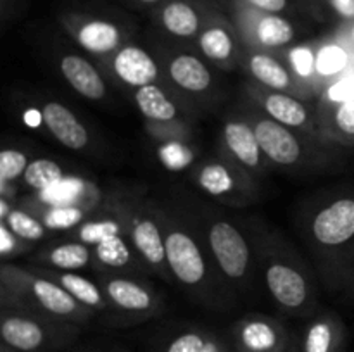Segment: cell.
Here are the masks:
<instances>
[{
    "label": "cell",
    "mask_w": 354,
    "mask_h": 352,
    "mask_svg": "<svg viewBox=\"0 0 354 352\" xmlns=\"http://www.w3.org/2000/svg\"><path fill=\"white\" fill-rule=\"evenodd\" d=\"M221 141L228 159L245 171H261L265 168V154L259 147L258 137L251 121L228 119L221 130Z\"/></svg>",
    "instance_id": "4fadbf2b"
},
{
    "label": "cell",
    "mask_w": 354,
    "mask_h": 352,
    "mask_svg": "<svg viewBox=\"0 0 354 352\" xmlns=\"http://www.w3.org/2000/svg\"><path fill=\"white\" fill-rule=\"evenodd\" d=\"M30 162L26 152L17 148H3L0 152V182L14 183L16 179L23 178Z\"/></svg>",
    "instance_id": "8d00e7d4"
},
{
    "label": "cell",
    "mask_w": 354,
    "mask_h": 352,
    "mask_svg": "<svg viewBox=\"0 0 354 352\" xmlns=\"http://www.w3.org/2000/svg\"><path fill=\"white\" fill-rule=\"evenodd\" d=\"M244 66L249 75L258 81V85L265 86V88L286 92L296 97L304 95L308 92L303 79L297 78L286 62L273 57L272 54L252 50L244 57Z\"/></svg>",
    "instance_id": "5bb4252c"
},
{
    "label": "cell",
    "mask_w": 354,
    "mask_h": 352,
    "mask_svg": "<svg viewBox=\"0 0 354 352\" xmlns=\"http://www.w3.org/2000/svg\"><path fill=\"white\" fill-rule=\"evenodd\" d=\"M159 221L165 230L166 264L169 275L176 280L178 285L194 292V295L206 299V302H213L211 262L201 242L180 221L171 219L166 214H161Z\"/></svg>",
    "instance_id": "7a4b0ae2"
},
{
    "label": "cell",
    "mask_w": 354,
    "mask_h": 352,
    "mask_svg": "<svg viewBox=\"0 0 354 352\" xmlns=\"http://www.w3.org/2000/svg\"><path fill=\"white\" fill-rule=\"evenodd\" d=\"M99 206L93 204H75V206H52V207H35L37 216L44 221L47 230L52 231H69L83 223L90 214L95 213Z\"/></svg>",
    "instance_id": "f546056e"
},
{
    "label": "cell",
    "mask_w": 354,
    "mask_h": 352,
    "mask_svg": "<svg viewBox=\"0 0 354 352\" xmlns=\"http://www.w3.org/2000/svg\"><path fill=\"white\" fill-rule=\"evenodd\" d=\"M138 2L149 3V6H152V3H158V2H161V0H138Z\"/></svg>",
    "instance_id": "7dc6e473"
},
{
    "label": "cell",
    "mask_w": 354,
    "mask_h": 352,
    "mask_svg": "<svg viewBox=\"0 0 354 352\" xmlns=\"http://www.w3.org/2000/svg\"><path fill=\"white\" fill-rule=\"evenodd\" d=\"M128 237L135 252L151 269H156L161 276L168 278L169 269L166 264V244L165 230L161 226L159 216L152 211L133 207L130 209V228Z\"/></svg>",
    "instance_id": "8fae6325"
},
{
    "label": "cell",
    "mask_w": 354,
    "mask_h": 352,
    "mask_svg": "<svg viewBox=\"0 0 354 352\" xmlns=\"http://www.w3.org/2000/svg\"><path fill=\"white\" fill-rule=\"evenodd\" d=\"M252 128L266 161L279 168H296L306 162L308 147L296 130L268 116H252Z\"/></svg>",
    "instance_id": "ba28073f"
},
{
    "label": "cell",
    "mask_w": 354,
    "mask_h": 352,
    "mask_svg": "<svg viewBox=\"0 0 354 352\" xmlns=\"http://www.w3.org/2000/svg\"><path fill=\"white\" fill-rule=\"evenodd\" d=\"M33 207L75 206V204H93L99 206V190L90 182L76 176H64L54 188L35 195Z\"/></svg>",
    "instance_id": "d4e9b609"
},
{
    "label": "cell",
    "mask_w": 354,
    "mask_h": 352,
    "mask_svg": "<svg viewBox=\"0 0 354 352\" xmlns=\"http://www.w3.org/2000/svg\"><path fill=\"white\" fill-rule=\"evenodd\" d=\"M92 248L93 261L107 271H123L137 264V259L133 255L135 248L128 235H114L93 245Z\"/></svg>",
    "instance_id": "f1b7e54d"
},
{
    "label": "cell",
    "mask_w": 354,
    "mask_h": 352,
    "mask_svg": "<svg viewBox=\"0 0 354 352\" xmlns=\"http://www.w3.org/2000/svg\"><path fill=\"white\" fill-rule=\"evenodd\" d=\"M44 124L52 137L69 150H83L88 147L90 133L85 124L69 107L57 100H48L41 106Z\"/></svg>",
    "instance_id": "e0dca14e"
},
{
    "label": "cell",
    "mask_w": 354,
    "mask_h": 352,
    "mask_svg": "<svg viewBox=\"0 0 354 352\" xmlns=\"http://www.w3.org/2000/svg\"><path fill=\"white\" fill-rule=\"evenodd\" d=\"M158 155L169 171H183L194 162V150L180 138H166L159 145Z\"/></svg>",
    "instance_id": "d6a6232c"
},
{
    "label": "cell",
    "mask_w": 354,
    "mask_h": 352,
    "mask_svg": "<svg viewBox=\"0 0 354 352\" xmlns=\"http://www.w3.org/2000/svg\"><path fill=\"white\" fill-rule=\"evenodd\" d=\"M194 178L204 193L225 202H235L237 206H244L254 192L249 173L232 159L204 161L197 166Z\"/></svg>",
    "instance_id": "52a82bcc"
},
{
    "label": "cell",
    "mask_w": 354,
    "mask_h": 352,
    "mask_svg": "<svg viewBox=\"0 0 354 352\" xmlns=\"http://www.w3.org/2000/svg\"><path fill=\"white\" fill-rule=\"evenodd\" d=\"M203 352H235V351L234 347H232L230 340H225V338H221L220 335L209 333Z\"/></svg>",
    "instance_id": "b9f144b4"
},
{
    "label": "cell",
    "mask_w": 354,
    "mask_h": 352,
    "mask_svg": "<svg viewBox=\"0 0 354 352\" xmlns=\"http://www.w3.org/2000/svg\"><path fill=\"white\" fill-rule=\"evenodd\" d=\"M334 106V126L337 128L339 133L354 137V99Z\"/></svg>",
    "instance_id": "f35d334b"
},
{
    "label": "cell",
    "mask_w": 354,
    "mask_h": 352,
    "mask_svg": "<svg viewBox=\"0 0 354 352\" xmlns=\"http://www.w3.org/2000/svg\"><path fill=\"white\" fill-rule=\"evenodd\" d=\"M133 100L137 104L138 110L144 114V117H147L152 123L168 126V124H175L178 121L176 104L156 83L135 90Z\"/></svg>",
    "instance_id": "4316f807"
},
{
    "label": "cell",
    "mask_w": 354,
    "mask_h": 352,
    "mask_svg": "<svg viewBox=\"0 0 354 352\" xmlns=\"http://www.w3.org/2000/svg\"><path fill=\"white\" fill-rule=\"evenodd\" d=\"M59 71H61L66 83H68L76 93H80L83 99L93 100V102H99V100L106 99L107 85L106 81H104L102 75H100L99 69H97L88 59L83 57V55H62L61 61H59Z\"/></svg>",
    "instance_id": "d6986e66"
},
{
    "label": "cell",
    "mask_w": 354,
    "mask_h": 352,
    "mask_svg": "<svg viewBox=\"0 0 354 352\" xmlns=\"http://www.w3.org/2000/svg\"><path fill=\"white\" fill-rule=\"evenodd\" d=\"M197 47L204 59L221 69H230L237 59V35L223 19L206 23L197 37Z\"/></svg>",
    "instance_id": "ac0fdd59"
},
{
    "label": "cell",
    "mask_w": 354,
    "mask_h": 352,
    "mask_svg": "<svg viewBox=\"0 0 354 352\" xmlns=\"http://www.w3.org/2000/svg\"><path fill=\"white\" fill-rule=\"evenodd\" d=\"M128 228H130V211L124 209L123 206H116L113 209L90 214L80 226L71 230V237L73 240L93 247L114 235H128Z\"/></svg>",
    "instance_id": "44dd1931"
},
{
    "label": "cell",
    "mask_w": 354,
    "mask_h": 352,
    "mask_svg": "<svg viewBox=\"0 0 354 352\" xmlns=\"http://www.w3.org/2000/svg\"><path fill=\"white\" fill-rule=\"evenodd\" d=\"M263 278L273 302L290 316H310L317 309V295L310 276L290 254L272 247L263 252Z\"/></svg>",
    "instance_id": "3957f363"
},
{
    "label": "cell",
    "mask_w": 354,
    "mask_h": 352,
    "mask_svg": "<svg viewBox=\"0 0 354 352\" xmlns=\"http://www.w3.org/2000/svg\"><path fill=\"white\" fill-rule=\"evenodd\" d=\"M342 19H354V0H328Z\"/></svg>",
    "instance_id": "7bdbcfd3"
},
{
    "label": "cell",
    "mask_w": 354,
    "mask_h": 352,
    "mask_svg": "<svg viewBox=\"0 0 354 352\" xmlns=\"http://www.w3.org/2000/svg\"><path fill=\"white\" fill-rule=\"evenodd\" d=\"M76 43L88 54L97 57L113 55L123 47V31L116 23L99 17H83L76 23L68 24Z\"/></svg>",
    "instance_id": "2e32d148"
},
{
    "label": "cell",
    "mask_w": 354,
    "mask_h": 352,
    "mask_svg": "<svg viewBox=\"0 0 354 352\" xmlns=\"http://www.w3.org/2000/svg\"><path fill=\"white\" fill-rule=\"evenodd\" d=\"M245 3L263 14H282L289 7V0H245Z\"/></svg>",
    "instance_id": "60d3db41"
},
{
    "label": "cell",
    "mask_w": 354,
    "mask_h": 352,
    "mask_svg": "<svg viewBox=\"0 0 354 352\" xmlns=\"http://www.w3.org/2000/svg\"><path fill=\"white\" fill-rule=\"evenodd\" d=\"M78 331L76 324L14 306L3 309L0 321L2 344L17 352H55L75 340Z\"/></svg>",
    "instance_id": "277c9868"
},
{
    "label": "cell",
    "mask_w": 354,
    "mask_h": 352,
    "mask_svg": "<svg viewBox=\"0 0 354 352\" xmlns=\"http://www.w3.org/2000/svg\"><path fill=\"white\" fill-rule=\"evenodd\" d=\"M207 337H209V331L199 330V328L183 330L169 338L161 352H203Z\"/></svg>",
    "instance_id": "d590c367"
},
{
    "label": "cell",
    "mask_w": 354,
    "mask_h": 352,
    "mask_svg": "<svg viewBox=\"0 0 354 352\" xmlns=\"http://www.w3.org/2000/svg\"><path fill=\"white\" fill-rule=\"evenodd\" d=\"M287 66L303 81L318 78L317 75V50L311 45H296L287 50Z\"/></svg>",
    "instance_id": "e575fe53"
},
{
    "label": "cell",
    "mask_w": 354,
    "mask_h": 352,
    "mask_svg": "<svg viewBox=\"0 0 354 352\" xmlns=\"http://www.w3.org/2000/svg\"><path fill=\"white\" fill-rule=\"evenodd\" d=\"M252 99L265 110V114L277 123L286 124L292 130H313V116L310 107L301 102L296 95L286 92H275L265 86H251L249 88Z\"/></svg>",
    "instance_id": "7c38bea8"
},
{
    "label": "cell",
    "mask_w": 354,
    "mask_h": 352,
    "mask_svg": "<svg viewBox=\"0 0 354 352\" xmlns=\"http://www.w3.org/2000/svg\"><path fill=\"white\" fill-rule=\"evenodd\" d=\"M344 326L337 316L330 313L317 314L304 328L297 352H342L344 351Z\"/></svg>",
    "instance_id": "ffe728a7"
},
{
    "label": "cell",
    "mask_w": 354,
    "mask_h": 352,
    "mask_svg": "<svg viewBox=\"0 0 354 352\" xmlns=\"http://www.w3.org/2000/svg\"><path fill=\"white\" fill-rule=\"evenodd\" d=\"M351 37H353V43H354V26H353V33H351Z\"/></svg>",
    "instance_id": "f907efd6"
},
{
    "label": "cell",
    "mask_w": 354,
    "mask_h": 352,
    "mask_svg": "<svg viewBox=\"0 0 354 352\" xmlns=\"http://www.w3.org/2000/svg\"><path fill=\"white\" fill-rule=\"evenodd\" d=\"M211 262L218 269L220 278L235 289H245L252 275L254 255L245 235L241 228L223 216L206 221L204 230Z\"/></svg>",
    "instance_id": "5b68a950"
},
{
    "label": "cell",
    "mask_w": 354,
    "mask_h": 352,
    "mask_svg": "<svg viewBox=\"0 0 354 352\" xmlns=\"http://www.w3.org/2000/svg\"><path fill=\"white\" fill-rule=\"evenodd\" d=\"M111 71L130 88L152 85L159 78V66L145 48L138 45H123L111 55Z\"/></svg>",
    "instance_id": "9a60e30c"
},
{
    "label": "cell",
    "mask_w": 354,
    "mask_h": 352,
    "mask_svg": "<svg viewBox=\"0 0 354 352\" xmlns=\"http://www.w3.org/2000/svg\"><path fill=\"white\" fill-rule=\"evenodd\" d=\"M230 344L235 352H289V331L280 321L263 314H249L232 326Z\"/></svg>",
    "instance_id": "9c48e42d"
},
{
    "label": "cell",
    "mask_w": 354,
    "mask_h": 352,
    "mask_svg": "<svg viewBox=\"0 0 354 352\" xmlns=\"http://www.w3.org/2000/svg\"><path fill=\"white\" fill-rule=\"evenodd\" d=\"M308 237L322 254L349 244L354 238L353 197H339L318 207L308 221Z\"/></svg>",
    "instance_id": "8992f818"
},
{
    "label": "cell",
    "mask_w": 354,
    "mask_h": 352,
    "mask_svg": "<svg viewBox=\"0 0 354 352\" xmlns=\"http://www.w3.org/2000/svg\"><path fill=\"white\" fill-rule=\"evenodd\" d=\"M168 76L180 90L204 93L213 85V72L196 54H176L168 61Z\"/></svg>",
    "instance_id": "cb8c5ba5"
},
{
    "label": "cell",
    "mask_w": 354,
    "mask_h": 352,
    "mask_svg": "<svg viewBox=\"0 0 354 352\" xmlns=\"http://www.w3.org/2000/svg\"><path fill=\"white\" fill-rule=\"evenodd\" d=\"M245 40L256 52L277 50L296 40V28L282 14H263L256 17Z\"/></svg>",
    "instance_id": "7402d4cb"
},
{
    "label": "cell",
    "mask_w": 354,
    "mask_h": 352,
    "mask_svg": "<svg viewBox=\"0 0 354 352\" xmlns=\"http://www.w3.org/2000/svg\"><path fill=\"white\" fill-rule=\"evenodd\" d=\"M0 352H17V351H14V349L9 347V345L2 344V347H0Z\"/></svg>",
    "instance_id": "bcb514c9"
},
{
    "label": "cell",
    "mask_w": 354,
    "mask_h": 352,
    "mask_svg": "<svg viewBox=\"0 0 354 352\" xmlns=\"http://www.w3.org/2000/svg\"><path fill=\"white\" fill-rule=\"evenodd\" d=\"M2 286L10 290L12 306L52 320L64 323L82 324L88 323L95 313L86 309L66 289L48 276L41 275L37 269H23L16 266L2 268Z\"/></svg>",
    "instance_id": "6da1fadb"
},
{
    "label": "cell",
    "mask_w": 354,
    "mask_h": 352,
    "mask_svg": "<svg viewBox=\"0 0 354 352\" xmlns=\"http://www.w3.org/2000/svg\"><path fill=\"white\" fill-rule=\"evenodd\" d=\"M38 261L50 266L52 269L80 271L88 268L90 262L93 261V248L78 240L62 242L38 255Z\"/></svg>",
    "instance_id": "83f0119b"
},
{
    "label": "cell",
    "mask_w": 354,
    "mask_h": 352,
    "mask_svg": "<svg viewBox=\"0 0 354 352\" xmlns=\"http://www.w3.org/2000/svg\"><path fill=\"white\" fill-rule=\"evenodd\" d=\"M24 119H26V123L30 124V126L37 128L38 124L44 123V117H41V110H35V109H30L26 114H24Z\"/></svg>",
    "instance_id": "ee69618b"
},
{
    "label": "cell",
    "mask_w": 354,
    "mask_h": 352,
    "mask_svg": "<svg viewBox=\"0 0 354 352\" xmlns=\"http://www.w3.org/2000/svg\"><path fill=\"white\" fill-rule=\"evenodd\" d=\"M28 248V242L21 240L19 237L10 231V228L7 226V223L0 221V255L3 259L16 257V255L23 254Z\"/></svg>",
    "instance_id": "74e56055"
},
{
    "label": "cell",
    "mask_w": 354,
    "mask_h": 352,
    "mask_svg": "<svg viewBox=\"0 0 354 352\" xmlns=\"http://www.w3.org/2000/svg\"><path fill=\"white\" fill-rule=\"evenodd\" d=\"M289 352H297V351H296V345H294V344H292V347H290V349H289Z\"/></svg>",
    "instance_id": "681fc988"
},
{
    "label": "cell",
    "mask_w": 354,
    "mask_h": 352,
    "mask_svg": "<svg viewBox=\"0 0 354 352\" xmlns=\"http://www.w3.org/2000/svg\"><path fill=\"white\" fill-rule=\"evenodd\" d=\"M3 223H7V226L10 228L16 237H19L24 242H40L44 240L45 235H47V226L44 224V221L37 216V214L30 213L26 209H16L14 207L12 213L9 214Z\"/></svg>",
    "instance_id": "1f68e13d"
},
{
    "label": "cell",
    "mask_w": 354,
    "mask_h": 352,
    "mask_svg": "<svg viewBox=\"0 0 354 352\" xmlns=\"http://www.w3.org/2000/svg\"><path fill=\"white\" fill-rule=\"evenodd\" d=\"M82 352H113V351H82Z\"/></svg>",
    "instance_id": "c3c4849f"
},
{
    "label": "cell",
    "mask_w": 354,
    "mask_h": 352,
    "mask_svg": "<svg viewBox=\"0 0 354 352\" xmlns=\"http://www.w3.org/2000/svg\"><path fill=\"white\" fill-rule=\"evenodd\" d=\"M14 206H10L9 199L7 197H0V221H6L9 217V214L12 213Z\"/></svg>",
    "instance_id": "f6af8a7d"
},
{
    "label": "cell",
    "mask_w": 354,
    "mask_h": 352,
    "mask_svg": "<svg viewBox=\"0 0 354 352\" xmlns=\"http://www.w3.org/2000/svg\"><path fill=\"white\" fill-rule=\"evenodd\" d=\"M348 66V52L339 43H325L317 50L318 78H330L344 71Z\"/></svg>",
    "instance_id": "836d02e7"
},
{
    "label": "cell",
    "mask_w": 354,
    "mask_h": 352,
    "mask_svg": "<svg viewBox=\"0 0 354 352\" xmlns=\"http://www.w3.org/2000/svg\"><path fill=\"white\" fill-rule=\"evenodd\" d=\"M327 97L332 104H341L354 99V76L332 83L327 90Z\"/></svg>",
    "instance_id": "ab89813d"
},
{
    "label": "cell",
    "mask_w": 354,
    "mask_h": 352,
    "mask_svg": "<svg viewBox=\"0 0 354 352\" xmlns=\"http://www.w3.org/2000/svg\"><path fill=\"white\" fill-rule=\"evenodd\" d=\"M41 275L48 276L50 280L57 282L62 289L68 290L82 306L86 309L93 311V313H102V311L111 309L107 297L104 293L102 286L99 283L92 282L86 276L78 275L75 271H61V269H52V268H35Z\"/></svg>",
    "instance_id": "603a6c76"
},
{
    "label": "cell",
    "mask_w": 354,
    "mask_h": 352,
    "mask_svg": "<svg viewBox=\"0 0 354 352\" xmlns=\"http://www.w3.org/2000/svg\"><path fill=\"white\" fill-rule=\"evenodd\" d=\"M104 293L113 311L124 320L140 321L158 313L159 297L147 283L128 276H102Z\"/></svg>",
    "instance_id": "30bf717a"
},
{
    "label": "cell",
    "mask_w": 354,
    "mask_h": 352,
    "mask_svg": "<svg viewBox=\"0 0 354 352\" xmlns=\"http://www.w3.org/2000/svg\"><path fill=\"white\" fill-rule=\"evenodd\" d=\"M61 164L54 159H33L23 175L24 185L30 186L35 193L47 192L54 188L62 178H64Z\"/></svg>",
    "instance_id": "4dcf8cb0"
},
{
    "label": "cell",
    "mask_w": 354,
    "mask_h": 352,
    "mask_svg": "<svg viewBox=\"0 0 354 352\" xmlns=\"http://www.w3.org/2000/svg\"><path fill=\"white\" fill-rule=\"evenodd\" d=\"M161 26L176 38H197L203 30L201 14L187 0H171L159 12Z\"/></svg>",
    "instance_id": "484cf974"
}]
</instances>
